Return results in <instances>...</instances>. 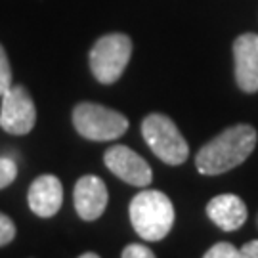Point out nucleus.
Instances as JSON below:
<instances>
[{"instance_id":"8","label":"nucleus","mask_w":258,"mask_h":258,"mask_svg":"<svg viewBox=\"0 0 258 258\" xmlns=\"http://www.w3.org/2000/svg\"><path fill=\"white\" fill-rule=\"evenodd\" d=\"M235 83L243 92H258V35L243 33L233 42Z\"/></svg>"},{"instance_id":"5","label":"nucleus","mask_w":258,"mask_h":258,"mask_svg":"<svg viewBox=\"0 0 258 258\" xmlns=\"http://www.w3.org/2000/svg\"><path fill=\"white\" fill-rule=\"evenodd\" d=\"M132 55V40L122 33H109L96 40L90 50V69L96 81L113 84L124 73Z\"/></svg>"},{"instance_id":"7","label":"nucleus","mask_w":258,"mask_h":258,"mask_svg":"<svg viewBox=\"0 0 258 258\" xmlns=\"http://www.w3.org/2000/svg\"><path fill=\"white\" fill-rule=\"evenodd\" d=\"M103 163L117 178L134 187H148L153 180L148 161L126 146H111L103 155Z\"/></svg>"},{"instance_id":"2","label":"nucleus","mask_w":258,"mask_h":258,"mask_svg":"<svg viewBox=\"0 0 258 258\" xmlns=\"http://www.w3.org/2000/svg\"><path fill=\"white\" fill-rule=\"evenodd\" d=\"M132 228L142 239L161 241L174 226V205L168 195L159 189H144L130 201L128 207Z\"/></svg>"},{"instance_id":"9","label":"nucleus","mask_w":258,"mask_h":258,"mask_svg":"<svg viewBox=\"0 0 258 258\" xmlns=\"http://www.w3.org/2000/svg\"><path fill=\"white\" fill-rule=\"evenodd\" d=\"M107 187L103 184L102 178L94 174L83 176L77 184H75L73 201L77 214L86 222L98 220L105 212L107 207Z\"/></svg>"},{"instance_id":"13","label":"nucleus","mask_w":258,"mask_h":258,"mask_svg":"<svg viewBox=\"0 0 258 258\" xmlns=\"http://www.w3.org/2000/svg\"><path fill=\"white\" fill-rule=\"evenodd\" d=\"M10 86H12V67H10L6 50L0 44V98L8 92Z\"/></svg>"},{"instance_id":"11","label":"nucleus","mask_w":258,"mask_h":258,"mask_svg":"<svg viewBox=\"0 0 258 258\" xmlns=\"http://www.w3.org/2000/svg\"><path fill=\"white\" fill-rule=\"evenodd\" d=\"M207 216L222 231H235L247 222V205L233 194L216 195L207 205Z\"/></svg>"},{"instance_id":"17","label":"nucleus","mask_w":258,"mask_h":258,"mask_svg":"<svg viewBox=\"0 0 258 258\" xmlns=\"http://www.w3.org/2000/svg\"><path fill=\"white\" fill-rule=\"evenodd\" d=\"M239 250L243 258H258V239H252V241H249V243H245Z\"/></svg>"},{"instance_id":"3","label":"nucleus","mask_w":258,"mask_h":258,"mask_svg":"<svg viewBox=\"0 0 258 258\" xmlns=\"http://www.w3.org/2000/svg\"><path fill=\"white\" fill-rule=\"evenodd\" d=\"M142 136L149 149L166 165L178 166L185 163L189 155V146L174 120L163 113H149L142 120Z\"/></svg>"},{"instance_id":"16","label":"nucleus","mask_w":258,"mask_h":258,"mask_svg":"<svg viewBox=\"0 0 258 258\" xmlns=\"http://www.w3.org/2000/svg\"><path fill=\"white\" fill-rule=\"evenodd\" d=\"M120 256L122 258H153L155 256V252H153V250H149L146 245L130 243V245H126V247L122 249Z\"/></svg>"},{"instance_id":"10","label":"nucleus","mask_w":258,"mask_h":258,"mask_svg":"<svg viewBox=\"0 0 258 258\" xmlns=\"http://www.w3.org/2000/svg\"><path fill=\"white\" fill-rule=\"evenodd\" d=\"M29 209L38 218H52L63 203V185L54 174H42L31 184L27 194Z\"/></svg>"},{"instance_id":"12","label":"nucleus","mask_w":258,"mask_h":258,"mask_svg":"<svg viewBox=\"0 0 258 258\" xmlns=\"http://www.w3.org/2000/svg\"><path fill=\"white\" fill-rule=\"evenodd\" d=\"M205 258H243V256H241V250L235 245L222 241V243L212 245L211 249L205 252Z\"/></svg>"},{"instance_id":"1","label":"nucleus","mask_w":258,"mask_h":258,"mask_svg":"<svg viewBox=\"0 0 258 258\" xmlns=\"http://www.w3.org/2000/svg\"><path fill=\"white\" fill-rule=\"evenodd\" d=\"M258 134L250 124H235L209 144H205L195 157L197 170L205 176H218L245 163L256 148Z\"/></svg>"},{"instance_id":"14","label":"nucleus","mask_w":258,"mask_h":258,"mask_svg":"<svg viewBox=\"0 0 258 258\" xmlns=\"http://www.w3.org/2000/svg\"><path fill=\"white\" fill-rule=\"evenodd\" d=\"M16 176H18V165L10 157H0V189L14 184Z\"/></svg>"},{"instance_id":"19","label":"nucleus","mask_w":258,"mask_h":258,"mask_svg":"<svg viewBox=\"0 0 258 258\" xmlns=\"http://www.w3.org/2000/svg\"><path fill=\"white\" fill-rule=\"evenodd\" d=\"M256 226H258V214H256Z\"/></svg>"},{"instance_id":"18","label":"nucleus","mask_w":258,"mask_h":258,"mask_svg":"<svg viewBox=\"0 0 258 258\" xmlns=\"http://www.w3.org/2000/svg\"><path fill=\"white\" fill-rule=\"evenodd\" d=\"M100 254H96V252H84V254H81V258H98Z\"/></svg>"},{"instance_id":"4","label":"nucleus","mask_w":258,"mask_h":258,"mask_svg":"<svg viewBox=\"0 0 258 258\" xmlns=\"http://www.w3.org/2000/svg\"><path fill=\"white\" fill-rule=\"evenodd\" d=\"M75 130L92 142L119 140L128 130V119L115 109L92 102H83L73 109Z\"/></svg>"},{"instance_id":"15","label":"nucleus","mask_w":258,"mask_h":258,"mask_svg":"<svg viewBox=\"0 0 258 258\" xmlns=\"http://www.w3.org/2000/svg\"><path fill=\"white\" fill-rule=\"evenodd\" d=\"M14 237H16V224L12 222L10 216L0 212V247L12 243Z\"/></svg>"},{"instance_id":"6","label":"nucleus","mask_w":258,"mask_h":258,"mask_svg":"<svg viewBox=\"0 0 258 258\" xmlns=\"http://www.w3.org/2000/svg\"><path fill=\"white\" fill-rule=\"evenodd\" d=\"M37 122V107L33 98L23 86H10V90L2 96L0 107V126L8 134L23 136L35 128Z\"/></svg>"}]
</instances>
